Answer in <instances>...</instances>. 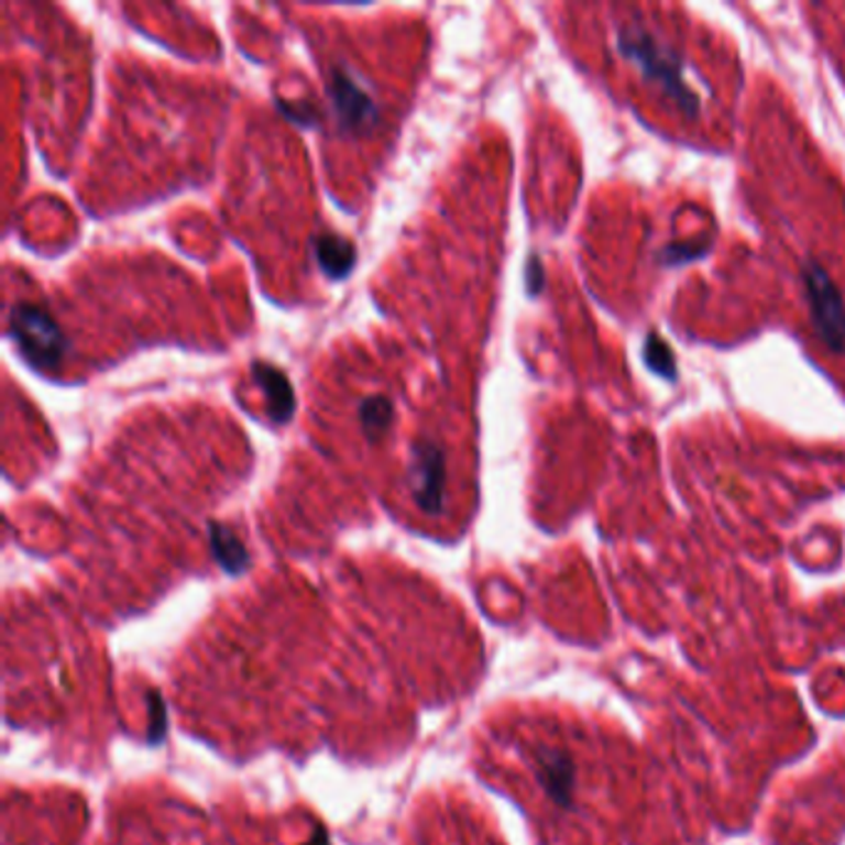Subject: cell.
<instances>
[{
    "instance_id": "cell-5",
    "label": "cell",
    "mask_w": 845,
    "mask_h": 845,
    "mask_svg": "<svg viewBox=\"0 0 845 845\" xmlns=\"http://www.w3.org/2000/svg\"><path fill=\"white\" fill-rule=\"evenodd\" d=\"M330 97L345 130H362V127L375 122V102L370 100V95L362 90L360 83L350 73L336 70L330 80Z\"/></svg>"
},
{
    "instance_id": "cell-3",
    "label": "cell",
    "mask_w": 845,
    "mask_h": 845,
    "mask_svg": "<svg viewBox=\"0 0 845 845\" xmlns=\"http://www.w3.org/2000/svg\"><path fill=\"white\" fill-rule=\"evenodd\" d=\"M805 293H809L811 322L823 345L831 352H845V303L841 293L835 290L825 271L819 265L805 268Z\"/></svg>"
},
{
    "instance_id": "cell-2",
    "label": "cell",
    "mask_w": 845,
    "mask_h": 845,
    "mask_svg": "<svg viewBox=\"0 0 845 845\" xmlns=\"http://www.w3.org/2000/svg\"><path fill=\"white\" fill-rule=\"evenodd\" d=\"M11 336L23 358L41 370H53L65 358V338L57 322L43 308L21 303L11 312Z\"/></svg>"
},
{
    "instance_id": "cell-6",
    "label": "cell",
    "mask_w": 845,
    "mask_h": 845,
    "mask_svg": "<svg viewBox=\"0 0 845 845\" xmlns=\"http://www.w3.org/2000/svg\"><path fill=\"white\" fill-rule=\"evenodd\" d=\"M253 377L255 385L263 389L271 417L275 421H288L293 411H296V399H293V389L288 380L283 377V372L259 362V365H253Z\"/></svg>"
},
{
    "instance_id": "cell-8",
    "label": "cell",
    "mask_w": 845,
    "mask_h": 845,
    "mask_svg": "<svg viewBox=\"0 0 845 845\" xmlns=\"http://www.w3.org/2000/svg\"><path fill=\"white\" fill-rule=\"evenodd\" d=\"M392 415H395V411H392V402L385 397H367L360 402V421L370 439H375L382 431L389 429Z\"/></svg>"
},
{
    "instance_id": "cell-9",
    "label": "cell",
    "mask_w": 845,
    "mask_h": 845,
    "mask_svg": "<svg viewBox=\"0 0 845 845\" xmlns=\"http://www.w3.org/2000/svg\"><path fill=\"white\" fill-rule=\"evenodd\" d=\"M645 358L647 362H650V367L655 372H660V375L665 377H674V360H672V352L667 345H662L660 340H657L655 336L650 338V342H647V350H645Z\"/></svg>"
},
{
    "instance_id": "cell-7",
    "label": "cell",
    "mask_w": 845,
    "mask_h": 845,
    "mask_svg": "<svg viewBox=\"0 0 845 845\" xmlns=\"http://www.w3.org/2000/svg\"><path fill=\"white\" fill-rule=\"evenodd\" d=\"M316 253L320 268L326 271L330 278H345L355 265V249L338 235H320L316 241Z\"/></svg>"
},
{
    "instance_id": "cell-4",
    "label": "cell",
    "mask_w": 845,
    "mask_h": 845,
    "mask_svg": "<svg viewBox=\"0 0 845 845\" xmlns=\"http://www.w3.org/2000/svg\"><path fill=\"white\" fill-rule=\"evenodd\" d=\"M445 454L437 445L431 441H417L415 445V457H411L409 464V486L411 494H415L417 504L429 511V514H437L441 511V501H445Z\"/></svg>"
},
{
    "instance_id": "cell-1",
    "label": "cell",
    "mask_w": 845,
    "mask_h": 845,
    "mask_svg": "<svg viewBox=\"0 0 845 845\" xmlns=\"http://www.w3.org/2000/svg\"><path fill=\"white\" fill-rule=\"evenodd\" d=\"M617 51L640 70L647 80H652L682 107L687 114L700 112V97L687 83V70L682 57L674 47L655 37L647 28L630 23L623 25L617 33Z\"/></svg>"
}]
</instances>
